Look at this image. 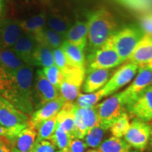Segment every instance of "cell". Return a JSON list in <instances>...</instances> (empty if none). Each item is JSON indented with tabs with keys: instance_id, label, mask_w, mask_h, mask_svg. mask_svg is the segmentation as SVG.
I'll return each instance as SVG.
<instances>
[{
	"instance_id": "6da1fadb",
	"label": "cell",
	"mask_w": 152,
	"mask_h": 152,
	"mask_svg": "<svg viewBox=\"0 0 152 152\" xmlns=\"http://www.w3.org/2000/svg\"><path fill=\"white\" fill-rule=\"evenodd\" d=\"M33 82V67L24 64L14 73L0 77V94L19 111L30 116L35 111Z\"/></svg>"
},
{
	"instance_id": "7a4b0ae2",
	"label": "cell",
	"mask_w": 152,
	"mask_h": 152,
	"mask_svg": "<svg viewBox=\"0 0 152 152\" xmlns=\"http://www.w3.org/2000/svg\"><path fill=\"white\" fill-rule=\"evenodd\" d=\"M87 55L96 52L116 32L117 23L106 9H101L87 15Z\"/></svg>"
},
{
	"instance_id": "3957f363",
	"label": "cell",
	"mask_w": 152,
	"mask_h": 152,
	"mask_svg": "<svg viewBox=\"0 0 152 152\" xmlns=\"http://www.w3.org/2000/svg\"><path fill=\"white\" fill-rule=\"evenodd\" d=\"M144 35L145 33L140 26H129L115 32L109 40L125 62Z\"/></svg>"
},
{
	"instance_id": "277c9868",
	"label": "cell",
	"mask_w": 152,
	"mask_h": 152,
	"mask_svg": "<svg viewBox=\"0 0 152 152\" xmlns=\"http://www.w3.org/2000/svg\"><path fill=\"white\" fill-rule=\"evenodd\" d=\"M98 109L99 123L106 129L112 126L127 109V104L123 92L113 94L102 103L96 105Z\"/></svg>"
},
{
	"instance_id": "5b68a950",
	"label": "cell",
	"mask_w": 152,
	"mask_h": 152,
	"mask_svg": "<svg viewBox=\"0 0 152 152\" xmlns=\"http://www.w3.org/2000/svg\"><path fill=\"white\" fill-rule=\"evenodd\" d=\"M86 61L85 72L87 73L94 70H109L123 63L109 39L102 48L92 54L87 55Z\"/></svg>"
},
{
	"instance_id": "8992f818",
	"label": "cell",
	"mask_w": 152,
	"mask_h": 152,
	"mask_svg": "<svg viewBox=\"0 0 152 152\" xmlns=\"http://www.w3.org/2000/svg\"><path fill=\"white\" fill-rule=\"evenodd\" d=\"M60 96L59 90L52 83H49L42 73L41 69H38L34 76L33 100L35 111L42 107L45 104L56 99Z\"/></svg>"
},
{
	"instance_id": "52a82bcc",
	"label": "cell",
	"mask_w": 152,
	"mask_h": 152,
	"mask_svg": "<svg viewBox=\"0 0 152 152\" xmlns=\"http://www.w3.org/2000/svg\"><path fill=\"white\" fill-rule=\"evenodd\" d=\"M85 70L73 68L64 74V79L59 88L60 95L66 102H73L79 94L85 80Z\"/></svg>"
},
{
	"instance_id": "ba28073f",
	"label": "cell",
	"mask_w": 152,
	"mask_h": 152,
	"mask_svg": "<svg viewBox=\"0 0 152 152\" xmlns=\"http://www.w3.org/2000/svg\"><path fill=\"white\" fill-rule=\"evenodd\" d=\"M99 122L97 106L83 109L77 106L75 115V127L72 138L84 139L89 130Z\"/></svg>"
},
{
	"instance_id": "9c48e42d",
	"label": "cell",
	"mask_w": 152,
	"mask_h": 152,
	"mask_svg": "<svg viewBox=\"0 0 152 152\" xmlns=\"http://www.w3.org/2000/svg\"><path fill=\"white\" fill-rule=\"evenodd\" d=\"M30 116L15 107L0 94V125L7 128H26Z\"/></svg>"
},
{
	"instance_id": "30bf717a",
	"label": "cell",
	"mask_w": 152,
	"mask_h": 152,
	"mask_svg": "<svg viewBox=\"0 0 152 152\" xmlns=\"http://www.w3.org/2000/svg\"><path fill=\"white\" fill-rule=\"evenodd\" d=\"M139 66L133 63H125L111 76L102 90L104 97L115 93L121 87L130 83L135 76Z\"/></svg>"
},
{
	"instance_id": "8fae6325",
	"label": "cell",
	"mask_w": 152,
	"mask_h": 152,
	"mask_svg": "<svg viewBox=\"0 0 152 152\" xmlns=\"http://www.w3.org/2000/svg\"><path fill=\"white\" fill-rule=\"evenodd\" d=\"M151 126L141 120L134 119L125 134V142L134 149L143 151L149 141Z\"/></svg>"
},
{
	"instance_id": "7c38bea8",
	"label": "cell",
	"mask_w": 152,
	"mask_h": 152,
	"mask_svg": "<svg viewBox=\"0 0 152 152\" xmlns=\"http://www.w3.org/2000/svg\"><path fill=\"white\" fill-rule=\"evenodd\" d=\"M152 83V69L139 68L138 74L126 90L123 91L127 104V109L134 104L139 94Z\"/></svg>"
},
{
	"instance_id": "4fadbf2b",
	"label": "cell",
	"mask_w": 152,
	"mask_h": 152,
	"mask_svg": "<svg viewBox=\"0 0 152 152\" xmlns=\"http://www.w3.org/2000/svg\"><path fill=\"white\" fill-rule=\"evenodd\" d=\"M23 33L19 20L0 18V49H10Z\"/></svg>"
},
{
	"instance_id": "5bb4252c",
	"label": "cell",
	"mask_w": 152,
	"mask_h": 152,
	"mask_svg": "<svg viewBox=\"0 0 152 152\" xmlns=\"http://www.w3.org/2000/svg\"><path fill=\"white\" fill-rule=\"evenodd\" d=\"M128 111L144 122L152 121V85H149L139 94Z\"/></svg>"
},
{
	"instance_id": "9a60e30c",
	"label": "cell",
	"mask_w": 152,
	"mask_h": 152,
	"mask_svg": "<svg viewBox=\"0 0 152 152\" xmlns=\"http://www.w3.org/2000/svg\"><path fill=\"white\" fill-rule=\"evenodd\" d=\"M65 103L66 101L61 95L56 99L48 102L42 107L33 112L30 116L28 126L36 128L41 123L56 116Z\"/></svg>"
},
{
	"instance_id": "2e32d148",
	"label": "cell",
	"mask_w": 152,
	"mask_h": 152,
	"mask_svg": "<svg viewBox=\"0 0 152 152\" xmlns=\"http://www.w3.org/2000/svg\"><path fill=\"white\" fill-rule=\"evenodd\" d=\"M37 45L35 36L23 33L10 49L25 64L32 66V57Z\"/></svg>"
},
{
	"instance_id": "e0dca14e",
	"label": "cell",
	"mask_w": 152,
	"mask_h": 152,
	"mask_svg": "<svg viewBox=\"0 0 152 152\" xmlns=\"http://www.w3.org/2000/svg\"><path fill=\"white\" fill-rule=\"evenodd\" d=\"M152 59V35L145 34L125 63H133L138 66Z\"/></svg>"
},
{
	"instance_id": "ac0fdd59",
	"label": "cell",
	"mask_w": 152,
	"mask_h": 152,
	"mask_svg": "<svg viewBox=\"0 0 152 152\" xmlns=\"http://www.w3.org/2000/svg\"><path fill=\"white\" fill-rule=\"evenodd\" d=\"M111 75L110 70L98 69L87 73L83 83L82 90L85 94L92 93L101 90L106 85Z\"/></svg>"
},
{
	"instance_id": "d6986e66",
	"label": "cell",
	"mask_w": 152,
	"mask_h": 152,
	"mask_svg": "<svg viewBox=\"0 0 152 152\" xmlns=\"http://www.w3.org/2000/svg\"><path fill=\"white\" fill-rule=\"evenodd\" d=\"M36 139L37 130L33 127L27 126L9 142L16 152H30Z\"/></svg>"
},
{
	"instance_id": "ffe728a7",
	"label": "cell",
	"mask_w": 152,
	"mask_h": 152,
	"mask_svg": "<svg viewBox=\"0 0 152 152\" xmlns=\"http://www.w3.org/2000/svg\"><path fill=\"white\" fill-rule=\"evenodd\" d=\"M87 22L76 20L66 33V39L85 52L87 46Z\"/></svg>"
},
{
	"instance_id": "44dd1931",
	"label": "cell",
	"mask_w": 152,
	"mask_h": 152,
	"mask_svg": "<svg viewBox=\"0 0 152 152\" xmlns=\"http://www.w3.org/2000/svg\"><path fill=\"white\" fill-rule=\"evenodd\" d=\"M77 106L75 102H66L56 115L57 125L71 136L75 127V115Z\"/></svg>"
},
{
	"instance_id": "7402d4cb",
	"label": "cell",
	"mask_w": 152,
	"mask_h": 152,
	"mask_svg": "<svg viewBox=\"0 0 152 152\" xmlns=\"http://www.w3.org/2000/svg\"><path fill=\"white\" fill-rule=\"evenodd\" d=\"M24 64L11 49H0V77L14 73Z\"/></svg>"
},
{
	"instance_id": "603a6c76",
	"label": "cell",
	"mask_w": 152,
	"mask_h": 152,
	"mask_svg": "<svg viewBox=\"0 0 152 152\" xmlns=\"http://www.w3.org/2000/svg\"><path fill=\"white\" fill-rule=\"evenodd\" d=\"M61 49L65 54L70 66L85 70V56L83 50L66 39L62 44Z\"/></svg>"
},
{
	"instance_id": "cb8c5ba5",
	"label": "cell",
	"mask_w": 152,
	"mask_h": 152,
	"mask_svg": "<svg viewBox=\"0 0 152 152\" xmlns=\"http://www.w3.org/2000/svg\"><path fill=\"white\" fill-rule=\"evenodd\" d=\"M34 36L37 43L45 45L52 50L60 48L63 42L66 40L65 36L50 29L47 26Z\"/></svg>"
},
{
	"instance_id": "d4e9b609",
	"label": "cell",
	"mask_w": 152,
	"mask_h": 152,
	"mask_svg": "<svg viewBox=\"0 0 152 152\" xmlns=\"http://www.w3.org/2000/svg\"><path fill=\"white\" fill-rule=\"evenodd\" d=\"M54 65L52 49L45 45L37 43L32 57V66L47 68Z\"/></svg>"
},
{
	"instance_id": "484cf974",
	"label": "cell",
	"mask_w": 152,
	"mask_h": 152,
	"mask_svg": "<svg viewBox=\"0 0 152 152\" xmlns=\"http://www.w3.org/2000/svg\"><path fill=\"white\" fill-rule=\"evenodd\" d=\"M19 22L23 33L35 35L46 26L47 14L42 11L27 19L19 20Z\"/></svg>"
},
{
	"instance_id": "4316f807",
	"label": "cell",
	"mask_w": 152,
	"mask_h": 152,
	"mask_svg": "<svg viewBox=\"0 0 152 152\" xmlns=\"http://www.w3.org/2000/svg\"><path fill=\"white\" fill-rule=\"evenodd\" d=\"M73 26L71 20L68 17L58 14L47 15L46 26L57 33L65 36Z\"/></svg>"
},
{
	"instance_id": "83f0119b",
	"label": "cell",
	"mask_w": 152,
	"mask_h": 152,
	"mask_svg": "<svg viewBox=\"0 0 152 152\" xmlns=\"http://www.w3.org/2000/svg\"><path fill=\"white\" fill-rule=\"evenodd\" d=\"M99 152H130V145L121 138L111 137L98 147Z\"/></svg>"
},
{
	"instance_id": "f1b7e54d",
	"label": "cell",
	"mask_w": 152,
	"mask_h": 152,
	"mask_svg": "<svg viewBox=\"0 0 152 152\" xmlns=\"http://www.w3.org/2000/svg\"><path fill=\"white\" fill-rule=\"evenodd\" d=\"M57 127L56 115L41 123L35 129L37 130L36 140H49Z\"/></svg>"
},
{
	"instance_id": "f546056e",
	"label": "cell",
	"mask_w": 152,
	"mask_h": 152,
	"mask_svg": "<svg viewBox=\"0 0 152 152\" xmlns=\"http://www.w3.org/2000/svg\"><path fill=\"white\" fill-rule=\"evenodd\" d=\"M104 97V91L102 89L96 92L89 93V94H80L76 99L75 104L79 108L88 109L96 106L98 102Z\"/></svg>"
},
{
	"instance_id": "4dcf8cb0",
	"label": "cell",
	"mask_w": 152,
	"mask_h": 152,
	"mask_svg": "<svg viewBox=\"0 0 152 152\" xmlns=\"http://www.w3.org/2000/svg\"><path fill=\"white\" fill-rule=\"evenodd\" d=\"M106 130L107 129H106L99 123L90 130H89L84 138L85 142L87 144V147H99Z\"/></svg>"
},
{
	"instance_id": "1f68e13d",
	"label": "cell",
	"mask_w": 152,
	"mask_h": 152,
	"mask_svg": "<svg viewBox=\"0 0 152 152\" xmlns=\"http://www.w3.org/2000/svg\"><path fill=\"white\" fill-rule=\"evenodd\" d=\"M71 140V136L57 125L56 130L49 140L55 147L59 149L58 151L66 152Z\"/></svg>"
},
{
	"instance_id": "d6a6232c",
	"label": "cell",
	"mask_w": 152,
	"mask_h": 152,
	"mask_svg": "<svg viewBox=\"0 0 152 152\" xmlns=\"http://www.w3.org/2000/svg\"><path fill=\"white\" fill-rule=\"evenodd\" d=\"M130 118L126 112L123 114L110 128L112 134L114 137L121 138L125 136L130 128Z\"/></svg>"
},
{
	"instance_id": "836d02e7",
	"label": "cell",
	"mask_w": 152,
	"mask_h": 152,
	"mask_svg": "<svg viewBox=\"0 0 152 152\" xmlns=\"http://www.w3.org/2000/svg\"><path fill=\"white\" fill-rule=\"evenodd\" d=\"M42 73L48 80L49 83H52L56 88L59 90L60 86L64 79V75L56 65L50 67L42 68L41 69Z\"/></svg>"
},
{
	"instance_id": "e575fe53",
	"label": "cell",
	"mask_w": 152,
	"mask_h": 152,
	"mask_svg": "<svg viewBox=\"0 0 152 152\" xmlns=\"http://www.w3.org/2000/svg\"><path fill=\"white\" fill-rule=\"evenodd\" d=\"M53 54H54V58L55 65L60 70L61 72L64 74H66L69 72L72 68H74L73 66H70L66 59L65 54L62 49L60 48L55 49L53 50Z\"/></svg>"
},
{
	"instance_id": "d590c367",
	"label": "cell",
	"mask_w": 152,
	"mask_h": 152,
	"mask_svg": "<svg viewBox=\"0 0 152 152\" xmlns=\"http://www.w3.org/2000/svg\"><path fill=\"white\" fill-rule=\"evenodd\" d=\"M123 5L136 11H146L152 8V0H117Z\"/></svg>"
},
{
	"instance_id": "8d00e7d4",
	"label": "cell",
	"mask_w": 152,
	"mask_h": 152,
	"mask_svg": "<svg viewBox=\"0 0 152 152\" xmlns=\"http://www.w3.org/2000/svg\"><path fill=\"white\" fill-rule=\"evenodd\" d=\"M56 147L48 140H36L30 152H56Z\"/></svg>"
},
{
	"instance_id": "74e56055",
	"label": "cell",
	"mask_w": 152,
	"mask_h": 152,
	"mask_svg": "<svg viewBox=\"0 0 152 152\" xmlns=\"http://www.w3.org/2000/svg\"><path fill=\"white\" fill-rule=\"evenodd\" d=\"M23 129L21 128H7L0 125V137L7 139L8 141H11L14 139Z\"/></svg>"
},
{
	"instance_id": "f35d334b",
	"label": "cell",
	"mask_w": 152,
	"mask_h": 152,
	"mask_svg": "<svg viewBox=\"0 0 152 152\" xmlns=\"http://www.w3.org/2000/svg\"><path fill=\"white\" fill-rule=\"evenodd\" d=\"M87 148L85 142L80 139L73 138L70 141L66 152H85Z\"/></svg>"
},
{
	"instance_id": "ab89813d",
	"label": "cell",
	"mask_w": 152,
	"mask_h": 152,
	"mask_svg": "<svg viewBox=\"0 0 152 152\" xmlns=\"http://www.w3.org/2000/svg\"><path fill=\"white\" fill-rule=\"evenodd\" d=\"M141 27L145 34L152 35V14L144 15L141 18Z\"/></svg>"
},
{
	"instance_id": "60d3db41",
	"label": "cell",
	"mask_w": 152,
	"mask_h": 152,
	"mask_svg": "<svg viewBox=\"0 0 152 152\" xmlns=\"http://www.w3.org/2000/svg\"><path fill=\"white\" fill-rule=\"evenodd\" d=\"M0 152H16L7 139H0Z\"/></svg>"
},
{
	"instance_id": "b9f144b4",
	"label": "cell",
	"mask_w": 152,
	"mask_h": 152,
	"mask_svg": "<svg viewBox=\"0 0 152 152\" xmlns=\"http://www.w3.org/2000/svg\"><path fill=\"white\" fill-rule=\"evenodd\" d=\"M139 68H149V69H152V59L149 61V62H147V64H144V65L140 66Z\"/></svg>"
},
{
	"instance_id": "7bdbcfd3",
	"label": "cell",
	"mask_w": 152,
	"mask_h": 152,
	"mask_svg": "<svg viewBox=\"0 0 152 152\" xmlns=\"http://www.w3.org/2000/svg\"><path fill=\"white\" fill-rule=\"evenodd\" d=\"M4 10V0H0V17L3 13Z\"/></svg>"
},
{
	"instance_id": "ee69618b",
	"label": "cell",
	"mask_w": 152,
	"mask_h": 152,
	"mask_svg": "<svg viewBox=\"0 0 152 152\" xmlns=\"http://www.w3.org/2000/svg\"><path fill=\"white\" fill-rule=\"evenodd\" d=\"M149 142H150V146L152 147V125L151 126V134H150Z\"/></svg>"
},
{
	"instance_id": "f6af8a7d",
	"label": "cell",
	"mask_w": 152,
	"mask_h": 152,
	"mask_svg": "<svg viewBox=\"0 0 152 152\" xmlns=\"http://www.w3.org/2000/svg\"><path fill=\"white\" fill-rule=\"evenodd\" d=\"M86 152H99V151L94 149H90V150H88V151H87Z\"/></svg>"
},
{
	"instance_id": "bcb514c9",
	"label": "cell",
	"mask_w": 152,
	"mask_h": 152,
	"mask_svg": "<svg viewBox=\"0 0 152 152\" xmlns=\"http://www.w3.org/2000/svg\"><path fill=\"white\" fill-rule=\"evenodd\" d=\"M57 152H62V151H58Z\"/></svg>"
},
{
	"instance_id": "7dc6e473",
	"label": "cell",
	"mask_w": 152,
	"mask_h": 152,
	"mask_svg": "<svg viewBox=\"0 0 152 152\" xmlns=\"http://www.w3.org/2000/svg\"><path fill=\"white\" fill-rule=\"evenodd\" d=\"M130 152H132V151H130Z\"/></svg>"
},
{
	"instance_id": "c3c4849f",
	"label": "cell",
	"mask_w": 152,
	"mask_h": 152,
	"mask_svg": "<svg viewBox=\"0 0 152 152\" xmlns=\"http://www.w3.org/2000/svg\"><path fill=\"white\" fill-rule=\"evenodd\" d=\"M1 137H0V139H1Z\"/></svg>"
}]
</instances>
